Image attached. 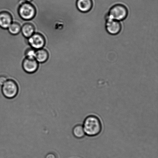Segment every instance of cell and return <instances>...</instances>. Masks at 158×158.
<instances>
[{
  "instance_id": "1",
  "label": "cell",
  "mask_w": 158,
  "mask_h": 158,
  "mask_svg": "<svg viewBox=\"0 0 158 158\" xmlns=\"http://www.w3.org/2000/svg\"><path fill=\"white\" fill-rule=\"evenodd\" d=\"M83 127L85 135L93 137L98 135L102 131L101 122L98 117L94 115H90L85 118Z\"/></svg>"
},
{
  "instance_id": "2",
  "label": "cell",
  "mask_w": 158,
  "mask_h": 158,
  "mask_svg": "<svg viewBox=\"0 0 158 158\" xmlns=\"http://www.w3.org/2000/svg\"><path fill=\"white\" fill-rule=\"evenodd\" d=\"M18 12L19 15L22 19L28 21L35 18L36 15V9L31 2H24L19 7Z\"/></svg>"
},
{
  "instance_id": "3",
  "label": "cell",
  "mask_w": 158,
  "mask_h": 158,
  "mask_svg": "<svg viewBox=\"0 0 158 158\" xmlns=\"http://www.w3.org/2000/svg\"><path fill=\"white\" fill-rule=\"evenodd\" d=\"M128 15V10L123 4L114 5L110 9L107 15L111 19L118 21H123L127 18Z\"/></svg>"
},
{
  "instance_id": "4",
  "label": "cell",
  "mask_w": 158,
  "mask_h": 158,
  "mask_svg": "<svg viewBox=\"0 0 158 158\" xmlns=\"http://www.w3.org/2000/svg\"><path fill=\"white\" fill-rule=\"evenodd\" d=\"M2 92L5 97L8 99L15 98L18 94L19 87L15 81L12 79H8L7 81L2 86Z\"/></svg>"
},
{
  "instance_id": "5",
  "label": "cell",
  "mask_w": 158,
  "mask_h": 158,
  "mask_svg": "<svg viewBox=\"0 0 158 158\" xmlns=\"http://www.w3.org/2000/svg\"><path fill=\"white\" fill-rule=\"evenodd\" d=\"M27 41L31 47L36 50L44 48L46 44L45 40L43 35L36 32L28 38Z\"/></svg>"
},
{
  "instance_id": "6",
  "label": "cell",
  "mask_w": 158,
  "mask_h": 158,
  "mask_svg": "<svg viewBox=\"0 0 158 158\" xmlns=\"http://www.w3.org/2000/svg\"><path fill=\"white\" fill-rule=\"evenodd\" d=\"M105 28L106 31L110 35H116L118 34L121 31L122 25L119 21L111 19L107 15L106 16Z\"/></svg>"
},
{
  "instance_id": "7",
  "label": "cell",
  "mask_w": 158,
  "mask_h": 158,
  "mask_svg": "<svg viewBox=\"0 0 158 158\" xmlns=\"http://www.w3.org/2000/svg\"><path fill=\"white\" fill-rule=\"evenodd\" d=\"M39 63L35 59L25 58L22 63L23 70L28 74H33L38 70Z\"/></svg>"
},
{
  "instance_id": "8",
  "label": "cell",
  "mask_w": 158,
  "mask_h": 158,
  "mask_svg": "<svg viewBox=\"0 0 158 158\" xmlns=\"http://www.w3.org/2000/svg\"><path fill=\"white\" fill-rule=\"evenodd\" d=\"M76 6L79 11L82 13H87L92 9V0H77Z\"/></svg>"
},
{
  "instance_id": "9",
  "label": "cell",
  "mask_w": 158,
  "mask_h": 158,
  "mask_svg": "<svg viewBox=\"0 0 158 158\" xmlns=\"http://www.w3.org/2000/svg\"><path fill=\"white\" fill-rule=\"evenodd\" d=\"M13 22L11 15L7 11L0 12V27L7 29Z\"/></svg>"
},
{
  "instance_id": "10",
  "label": "cell",
  "mask_w": 158,
  "mask_h": 158,
  "mask_svg": "<svg viewBox=\"0 0 158 158\" xmlns=\"http://www.w3.org/2000/svg\"><path fill=\"white\" fill-rule=\"evenodd\" d=\"M21 33L26 38H29L35 33V29L33 24L30 23H26L21 26Z\"/></svg>"
},
{
  "instance_id": "11",
  "label": "cell",
  "mask_w": 158,
  "mask_h": 158,
  "mask_svg": "<svg viewBox=\"0 0 158 158\" xmlns=\"http://www.w3.org/2000/svg\"><path fill=\"white\" fill-rule=\"evenodd\" d=\"M49 56L48 52L43 48L36 50L35 59L39 63H43L48 61Z\"/></svg>"
},
{
  "instance_id": "12",
  "label": "cell",
  "mask_w": 158,
  "mask_h": 158,
  "mask_svg": "<svg viewBox=\"0 0 158 158\" xmlns=\"http://www.w3.org/2000/svg\"><path fill=\"white\" fill-rule=\"evenodd\" d=\"M74 137L78 139H81L85 137V134L83 125L78 124L74 127L72 131Z\"/></svg>"
},
{
  "instance_id": "13",
  "label": "cell",
  "mask_w": 158,
  "mask_h": 158,
  "mask_svg": "<svg viewBox=\"0 0 158 158\" xmlns=\"http://www.w3.org/2000/svg\"><path fill=\"white\" fill-rule=\"evenodd\" d=\"M21 26L19 23L13 22L7 29L11 35H16L21 32Z\"/></svg>"
},
{
  "instance_id": "14",
  "label": "cell",
  "mask_w": 158,
  "mask_h": 158,
  "mask_svg": "<svg viewBox=\"0 0 158 158\" xmlns=\"http://www.w3.org/2000/svg\"><path fill=\"white\" fill-rule=\"evenodd\" d=\"M36 55V50L31 48L28 49L25 53L26 58L30 59H35Z\"/></svg>"
},
{
  "instance_id": "15",
  "label": "cell",
  "mask_w": 158,
  "mask_h": 158,
  "mask_svg": "<svg viewBox=\"0 0 158 158\" xmlns=\"http://www.w3.org/2000/svg\"><path fill=\"white\" fill-rule=\"evenodd\" d=\"M8 80L7 77L4 75L0 76V86H2Z\"/></svg>"
},
{
  "instance_id": "16",
  "label": "cell",
  "mask_w": 158,
  "mask_h": 158,
  "mask_svg": "<svg viewBox=\"0 0 158 158\" xmlns=\"http://www.w3.org/2000/svg\"><path fill=\"white\" fill-rule=\"evenodd\" d=\"M45 158H57L56 155L53 153H49L46 156Z\"/></svg>"
},
{
  "instance_id": "17",
  "label": "cell",
  "mask_w": 158,
  "mask_h": 158,
  "mask_svg": "<svg viewBox=\"0 0 158 158\" xmlns=\"http://www.w3.org/2000/svg\"><path fill=\"white\" fill-rule=\"evenodd\" d=\"M23 1L26 2H31L32 0H23Z\"/></svg>"
}]
</instances>
